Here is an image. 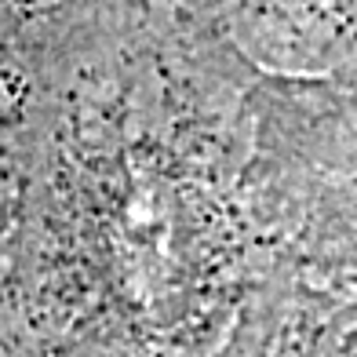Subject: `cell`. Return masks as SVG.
I'll list each match as a JSON object with an SVG mask.
<instances>
[{
  "label": "cell",
  "mask_w": 357,
  "mask_h": 357,
  "mask_svg": "<svg viewBox=\"0 0 357 357\" xmlns=\"http://www.w3.org/2000/svg\"><path fill=\"white\" fill-rule=\"evenodd\" d=\"M37 113L0 245V357H190L186 168L153 0L33 37Z\"/></svg>",
  "instance_id": "cell-1"
},
{
  "label": "cell",
  "mask_w": 357,
  "mask_h": 357,
  "mask_svg": "<svg viewBox=\"0 0 357 357\" xmlns=\"http://www.w3.org/2000/svg\"><path fill=\"white\" fill-rule=\"evenodd\" d=\"M37 52L33 37L0 22V245L15 222L33 146Z\"/></svg>",
  "instance_id": "cell-2"
}]
</instances>
